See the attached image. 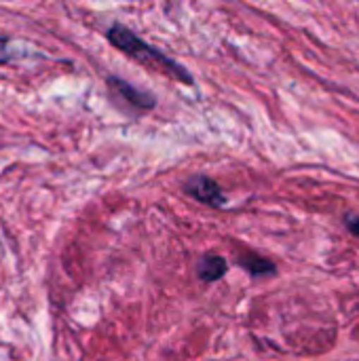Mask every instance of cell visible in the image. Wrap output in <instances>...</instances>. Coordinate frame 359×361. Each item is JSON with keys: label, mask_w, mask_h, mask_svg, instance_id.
Returning <instances> with one entry per match:
<instances>
[{"label": "cell", "mask_w": 359, "mask_h": 361, "mask_svg": "<svg viewBox=\"0 0 359 361\" xmlns=\"http://www.w3.org/2000/svg\"><path fill=\"white\" fill-rule=\"evenodd\" d=\"M106 38L108 42L118 49L121 53H125L127 57H131L133 61L146 66L148 70H157V72H163L167 76H171L174 80L182 82V85H193L195 78L193 74L182 66L178 63L174 57L165 55L161 49L148 44L144 38H140L135 32H131L127 25L123 23H112L108 30H106Z\"/></svg>", "instance_id": "6da1fadb"}, {"label": "cell", "mask_w": 359, "mask_h": 361, "mask_svg": "<svg viewBox=\"0 0 359 361\" xmlns=\"http://www.w3.org/2000/svg\"><path fill=\"white\" fill-rule=\"evenodd\" d=\"M106 89L112 102H116L123 110L133 112V114H142V112H150L152 108H157V95L140 89L135 85H131L129 80L121 78V76H108L106 78Z\"/></svg>", "instance_id": "7a4b0ae2"}, {"label": "cell", "mask_w": 359, "mask_h": 361, "mask_svg": "<svg viewBox=\"0 0 359 361\" xmlns=\"http://www.w3.org/2000/svg\"><path fill=\"white\" fill-rule=\"evenodd\" d=\"M184 190L195 201L205 203L209 207L220 209V207L226 205V197H224L220 184L216 180H212L209 176H193V178H188L186 184H184Z\"/></svg>", "instance_id": "3957f363"}, {"label": "cell", "mask_w": 359, "mask_h": 361, "mask_svg": "<svg viewBox=\"0 0 359 361\" xmlns=\"http://www.w3.org/2000/svg\"><path fill=\"white\" fill-rule=\"evenodd\" d=\"M229 271V264L222 256H216V254H207L201 258L199 267H197V275L201 281H218L224 273Z\"/></svg>", "instance_id": "277c9868"}, {"label": "cell", "mask_w": 359, "mask_h": 361, "mask_svg": "<svg viewBox=\"0 0 359 361\" xmlns=\"http://www.w3.org/2000/svg\"><path fill=\"white\" fill-rule=\"evenodd\" d=\"M239 264H241L245 271H250L252 275H256V277H260V275H275V273H277V267H275L271 260H267V258H262V256H258V254L241 256V258H239Z\"/></svg>", "instance_id": "5b68a950"}, {"label": "cell", "mask_w": 359, "mask_h": 361, "mask_svg": "<svg viewBox=\"0 0 359 361\" xmlns=\"http://www.w3.org/2000/svg\"><path fill=\"white\" fill-rule=\"evenodd\" d=\"M345 226L351 235L359 237V216L358 214H347L345 216Z\"/></svg>", "instance_id": "8992f818"}]
</instances>
